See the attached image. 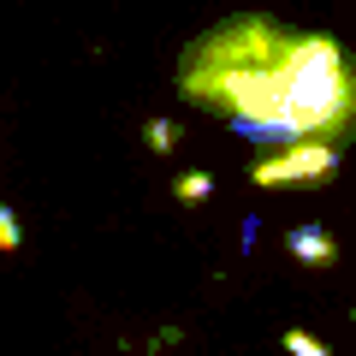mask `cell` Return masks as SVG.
<instances>
[{
    "label": "cell",
    "mask_w": 356,
    "mask_h": 356,
    "mask_svg": "<svg viewBox=\"0 0 356 356\" xmlns=\"http://www.w3.org/2000/svg\"><path fill=\"white\" fill-rule=\"evenodd\" d=\"M285 250H291L303 267H332V261H339V243H332V232H327V226H315V220L285 232Z\"/></svg>",
    "instance_id": "3957f363"
},
{
    "label": "cell",
    "mask_w": 356,
    "mask_h": 356,
    "mask_svg": "<svg viewBox=\"0 0 356 356\" xmlns=\"http://www.w3.org/2000/svg\"><path fill=\"white\" fill-rule=\"evenodd\" d=\"M285 350H291V356H332L309 327H285Z\"/></svg>",
    "instance_id": "52a82bcc"
},
{
    "label": "cell",
    "mask_w": 356,
    "mask_h": 356,
    "mask_svg": "<svg viewBox=\"0 0 356 356\" xmlns=\"http://www.w3.org/2000/svg\"><path fill=\"white\" fill-rule=\"evenodd\" d=\"M339 172V143H321V137H297L285 149H267L250 161V184L255 191H280V184H327Z\"/></svg>",
    "instance_id": "7a4b0ae2"
},
{
    "label": "cell",
    "mask_w": 356,
    "mask_h": 356,
    "mask_svg": "<svg viewBox=\"0 0 356 356\" xmlns=\"http://www.w3.org/2000/svg\"><path fill=\"white\" fill-rule=\"evenodd\" d=\"M178 95L196 113H214L255 149L297 143V125L285 119L291 95V30L267 13H238L196 36L178 60Z\"/></svg>",
    "instance_id": "6da1fadb"
},
{
    "label": "cell",
    "mask_w": 356,
    "mask_h": 356,
    "mask_svg": "<svg viewBox=\"0 0 356 356\" xmlns=\"http://www.w3.org/2000/svg\"><path fill=\"white\" fill-rule=\"evenodd\" d=\"M24 250V226H18V208L0 202V255H18Z\"/></svg>",
    "instance_id": "8992f818"
},
{
    "label": "cell",
    "mask_w": 356,
    "mask_h": 356,
    "mask_svg": "<svg viewBox=\"0 0 356 356\" xmlns=\"http://www.w3.org/2000/svg\"><path fill=\"white\" fill-rule=\"evenodd\" d=\"M172 344H184V327H161V332H154V350H172Z\"/></svg>",
    "instance_id": "ba28073f"
},
{
    "label": "cell",
    "mask_w": 356,
    "mask_h": 356,
    "mask_svg": "<svg viewBox=\"0 0 356 356\" xmlns=\"http://www.w3.org/2000/svg\"><path fill=\"white\" fill-rule=\"evenodd\" d=\"M178 143H184V125H178V119H149V125H143V149L149 154H172Z\"/></svg>",
    "instance_id": "5b68a950"
},
{
    "label": "cell",
    "mask_w": 356,
    "mask_h": 356,
    "mask_svg": "<svg viewBox=\"0 0 356 356\" xmlns=\"http://www.w3.org/2000/svg\"><path fill=\"white\" fill-rule=\"evenodd\" d=\"M154 356H161V350H154Z\"/></svg>",
    "instance_id": "9c48e42d"
},
{
    "label": "cell",
    "mask_w": 356,
    "mask_h": 356,
    "mask_svg": "<svg viewBox=\"0 0 356 356\" xmlns=\"http://www.w3.org/2000/svg\"><path fill=\"white\" fill-rule=\"evenodd\" d=\"M172 196H178V208H202L208 196H214V172H178Z\"/></svg>",
    "instance_id": "277c9868"
}]
</instances>
